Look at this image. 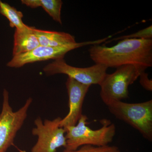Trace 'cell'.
Segmentation results:
<instances>
[{
    "mask_svg": "<svg viewBox=\"0 0 152 152\" xmlns=\"http://www.w3.org/2000/svg\"><path fill=\"white\" fill-rule=\"evenodd\" d=\"M89 53L95 64L108 68L132 65L145 70L152 66V39H124L110 47L96 44Z\"/></svg>",
    "mask_w": 152,
    "mask_h": 152,
    "instance_id": "6da1fadb",
    "label": "cell"
},
{
    "mask_svg": "<svg viewBox=\"0 0 152 152\" xmlns=\"http://www.w3.org/2000/svg\"><path fill=\"white\" fill-rule=\"evenodd\" d=\"M88 120V117L83 115L77 124L64 128L66 141L65 149L75 151L85 145L104 146L113 142L116 134L114 124L109 120H102V127L92 130L87 126Z\"/></svg>",
    "mask_w": 152,
    "mask_h": 152,
    "instance_id": "7a4b0ae2",
    "label": "cell"
},
{
    "mask_svg": "<svg viewBox=\"0 0 152 152\" xmlns=\"http://www.w3.org/2000/svg\"><path fill=\"white\" fill-rule=\"evenodd\" d=\"M118 119L129 125L144 138L152 141V100L137 103L115 102L107 106Z\"/></svg>",
    "mask_w": 152,
    "mask_h": 152,
    "instance_id": "3957f363",
    "label": "cell"
},
{
    "mask_svg": "<svg viewBox=\"0 0 152 152\" xmlns=\"http://www.w3.org/2000/svg\"><path fill=\"white\" fill-rule=\"evenodd\" d=\"M143 71L139 67L127 65L117 68L113 73L107 74L99 85L102 101L107 106L127 98L129 86L134 83Z\"/></svg>",
    "mask_w": 152,
    "mask_h": 152,
    "instance_id": "277c9868",
    "label": "cell"
},
{
    "mask_svg": "<svg viewBox=\"0 0 152 152\" xmlns=\"http://www.w3.org/2000/svg\"><path fill=\"white\" fill-rule=\"evenodd\" d=\"M3 103L0 113V152H7L12 145L18 132L21 129L28 116V112L33 102L30 97L23 106L14 111L10 103L9 93L4 90Z\"/></svg>",
    "mask_w": 152,
    "mask_h": 152,
    "instance_id": "5b68a950",
    "label": "cell"
},
{
    "mask_svg": "<svg viewBox=\"0 0 152 152\" xmlns=\"http://www.w3.org/2000/svg\"><path fill=\"white\" fill-rule=\"evenodd\" d=\"M61 119L58 117L43 121L38 117L34 120L35 127L32 130V134L37 137V140L31 152H56L60 147L66 148V131L60 126Z\"/></svg>",
    "mask_w": 152,
    "mask_h": 152,
    "instance_id": "8992f818",
    "label": "cell"
},
{
    "mask_svg": "<svg viewBox=\"0 0 152 152\" xmlns=\"http://www.w3.org/2000/svg\"><path fill=\"white\" fill-rule=\"evenodd\" d=\"M108 68L99 64L86 68H79L68 64L64 58L54 60L44 67L43 70L48 75L64 74L83 84L99 86L107 74Z\"/></svg>",
    "mask_w": 152,
    "mask_h": 152,
    "instance_id": "52a82bcc",
    "label": "cell"
},
{
    "mask_svg": "<svg viewBox=\"0 0 152 152\" xmlns=\"http://www.w3.org/2000/svg\"><path fill=\"white\" fill-rule=\"evenodd\" d=\"M108 37L97 40L87 41L82 42H76L72 45L60 47L39 46L26 53L13 57L7 64L9 67H21L27 64L42 61L50 60H56L64 58L68 52L75 49L88 45L99 44L106 42Z\"/></svg>",
    "mask_w": 152,
    "mask_h": 152,
    "instance_id": "ba28073f",
    "label": "cell"
},
{
    "mask_svg": "<svg viewBox=\"0 0 152 152\" xmlns=\"http://www.w3.org/2000/svg\"><path fill=\"white\" fill-rule=\"evenodd\" d=\"M69 96V111L60 123L65 128L77 124L82 115L84 101L91 86L83 84L68 77L66 83Z\"/></svg>",
    "mask_w": 152,
    "mask_h": 152,
    "instance_id": "9c48e42d",
    "label": "cell"
},
{
    "mask_svg": "<svg viewBox=\"0 0 152 152\" xmlns=\"http://www.w3.org/2000/svg\"><path fill=\"white\" fill-rule=\"evenodd\" d=\"M34 28L27 26L22 29H16L14 36L13 57L26 53L39 46Z\"/></svg>",
    "mask_w": 152,
    "mask_h": 152,
    "instance_id": "30bf717a",
    "label": "cell"
},
{
    "mask_svg": "<svg viewBox=\"0 0 152 152\" xmlns=\"http://www.w3.org/2000/svg\"><path fill=\"white\" fill-rule=\"evenodd\" d=\"M40 45L50 47H60L75 43V37L69 33L46 31L34 28Z\"/></svg>",
    "mask_w": 152,
    "mask_h": 152,
    "instance_id": "8fae6325",
    "label": "cell"
},
{
    "mask_svg": "<svg viewBox=\"0 0 152 152\" xmlns=\"http://www.w3.org/2000/svg\"><path fill=\"white\" fill-rule=\"evenodd\" d=\"M0 14L5 17L10 22V26L17 29H22L27 26L23 22V15L20 11L12 7L7 3L0 1Z\"/></svg>",
    "mask_w": 152,
    "mask_h": 152,
    "instance_id": "7c38bea8",
    "label": "cell"
},
{
    "mask_svg": "<svg viewBox=\"0 0 152 152\" xmlns=\"http://www.w3.org/2000/svg\"><path fill=\"white\" fill-rule=\"evenodd\" d=\"M63 2L61 0H40V7L48 14L55 21L62 24L61 10Z\"/></svg>",
    "mask_w": 152,
    "mask_h": 152,
    "instance_id": "4fadbf2b",
    "label": "cell"
},
{
    "mask_svg": "<svg viewBox=\"0 0 152 152\" xmlns=\"http://www.w3.org/2000/svg\"><path fill=\"white\" fill-rule=\"evenodd\" d=\"M62 152H121V151L118 147L116 146L107 145L98 147L91 145H85L75 151H68L65 149Z\"/></svg>",
    "mask_w": 152,
    "mask_h": 152,
    "instance_id": "5bb4252c",
    "label": "cell"
},
{
    "mask_svg": "<svg viewBox=\"0 0 152 152\" xmlns=\"http://www.w3.org/2000/svg\"><path fill=\"white\" fill-rule=\"evenodd\" d=\"M124 39H152V26H149L137 32L133 33L131 34L122 36L115 39V40H123Z\"/></svg>",
    "mask_w": 152,
    "mask_h": 152,
    "instance_id": "9a60e30c",
    "label": "cell"
},
{
    "mask_svg": "<svg viewBox=\"0 0 152 152\" xmlns=\"http://www.w3.org/2000/svg\"><path fill=\"white\" fill-rule=\"evenodd\" d=\"M140 83L145 89L149 91H152V80L148 77V74L145 71L142 72L139 76Z\"/></svg>",
    "mask_w": 152,
    "mask_h": 152,
    "instance_id": "2e32d148",
    "label": "cell"
},
{
    "mask_svg": "<svg viewBox=\"0 0 152 152\" xmlns=\"http://www.w3.org/2000/svg\"><path fill=\"white\" fill-rule=\"evenodd\" d=\"M21 3L32 9L40 7V0H22Z\"/></svg>",
    "mask_w": 152,
    "mask_h": 152,
    "instance_id": "e0dca14e",
    "label": "cell"
}]
</instances>
